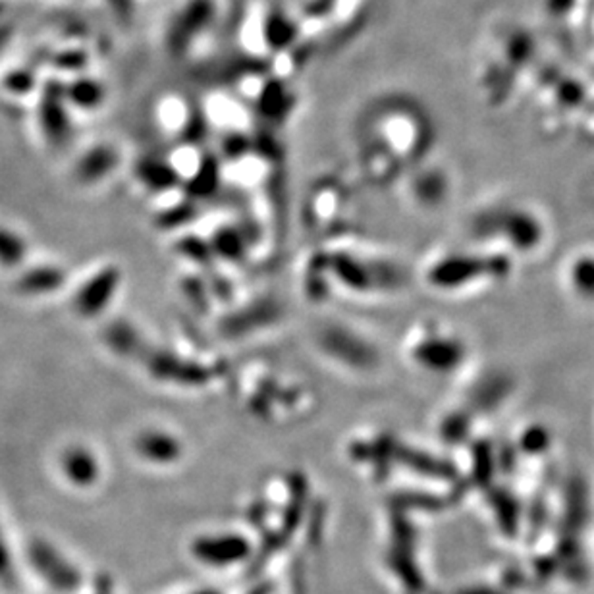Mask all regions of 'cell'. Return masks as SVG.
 <instances>
[{"mask_svg": "<svg viewBox=\"0 0 594 594\" xmlns=\"http://www.w3.org/2000/svg\"><path fill=\"white\" fill-rule=\"evenodd\" d=\"M24 255V245L14 234L0 230V261L16 263Z\"/></svg>", "mask_w": 594, "mask_h": 594, "instance_id": "cell-10", "label": "cell"}, {"mask_svg": "<svg viewBox=\"0 0 594 594\" xmlns=\"http://www.w3.org/2000/svg\"><path fill=\"white\" fill-rule=\"evenodd\" d=\"M62 467L68 474V479L73 481V484H80V486L93 484V481H97L99 477L97 459L83 448L68 450V454L64 455Z\"/></svg>", "mask_w": 594, "mask_h": 594, "instance_id": "cell-4", "label": "cell"}, {"mask_svg": "<svg viewBox=\"0 0 594 594\" xmlns=\"http://www.w3.org/2000/svg\"><path fill=\"white\" fill-rule=\"evenodd\" d=\"M191 552L206 566L226 568L244 561L251 554V544L242 534H209L193 542Z\"/></svg>", "mask_w": 594, "mask_h": 594, "instance_id": "cell-1", "label": "cell"}, {"mask_svg": "<svg viewBox=\"0 0 594 594\" xmlns=\"http://www.w3.org/2000/svg\"><path fill=\"white\" fill-rule=\"evenodd\" d=\"M116 286V274L105 273L101 274L97 280H93L91 284L85 286L83 292L78 295V303L80 309L85 315H95L101 307H105L109 302V295H112Z\"/></svg>", "mask_w": 594, "mask_h": 594, "instance_id": "cell-6", "label": "cell"}, {"mask_svg": "<svg viewBox=\"0 0 594 594\" xmlns=\"http://www.w3.org/2000/svg\"><path fill=\"white\" fill-rule=\"evenodd\" d=\"M58 280H61V274L56 271H35L25 276L24 288L29 292H47L58 286Z\"/></svg>", "mask_w": 594, "mask_h": 594, "instance_id": "cell-9", "label": "cell"}, {"mask_svg": "<svg viewBox=\"0 0 594 594\" xmlns=\"http://www.w3.org/2000/svg\"><path fill=\"white\" fill-rule=\"evenodd\" d=\"M72 101L80 107H97L102 101V89L93 81H80L72 89Z\"/></svg>", "mask_w": 594, "mask_h": 594, "instance_id": "cell-8", "label": "cell"}, {"mask_svg": "<svg viewBox=\"0 0 594 594\" xmlns=\"http://www.w3.org/2000/svg\"><path fill=\"white\" fill-rule=\"evenodd\" d=\"M37 561H39L41 571L47 573V577L56 587H62V589L78 587L80 577H78L76 570L68 566L66 561H62V558L54 554L51 548H39Z\"/></svg>", "mask_w": 594, "mask_h": 594, "instance_id": "cell-5", "label": "cell"}, {"mask_svg": "<svg viewBox=\"0 0 594 594\" xmlns=\"http://www.w3.org/2000/svg\"><path fill=\"white\" fill-rule=\"evenodd\" d=\"M196 594H218L215 590H201V592H196Z\"/></svg>", "mask_w": 594, "mask_h": 594, "instance_id": "cell-11", "label": "cell"}, {"mask_svg": "<svg viewBox=\"0 0 594 594\" xmlns=\"http://www.w3.org/2000/svg\"><path fill=\"white\" fill-rule=\"evenodd\" d=\"M295 37H297L295 24L290 18H286L282 12H274L269 18H266L264 41L271 49H276V51L286 49L293 43Z\"/></svg>", "mask_w": 594, "mask_h": 594, "instance_id": "cell-7", "label": "cell"}, {"mask_svg": "<svg viewBox=\"0 0 594 594\" xmlns=\"http://www.w3.org/2000/svg\"><path fill=\"white\" fill-rule=\"evenodd\" d=\"M138 452L157 464L176 462L182 454L180 444L165 433H145L138 440Z\"/></svg>", "mask_w": 594, "mask_h": 594, "instance_id": "cell-3", "label": "cell"}, {"mask_svg": "<svg viewBox=\"0 0 594 594\" xmlns=\"http://www.w3.org/2000/svg\"><path fill=\"white\" fill-rule=\"evenodd\" d=\"M215 16V6L213 0H191V3L180 12V16L176 18L170 34H168V44L170 49L180 53L187 44L197 37L201 29L211 24Z\"/></svg>", "mask_w": 594, "mask_h": 594, "instance_id": "cell-2", "label": "cell"}]
</instances>
